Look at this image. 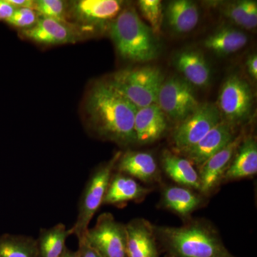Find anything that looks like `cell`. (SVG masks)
Masks as SVG:
<instances>
[{
    "label": "cell",
    "mask_w": 257,
    "mask_h": 257,
    "mask_svg": "<svg viewBox=\"0 0 257 257\" xmlns=\"http://www.w3.org/2000/svg\"><path fill=\"white\" fill-rule=\"evenodd\" d=\"M87 124L98 138L127 147L136 143L138 108L109 82L96 83L85 100Z\"/></svg>",
    "instance_id": "1"
},
{
    "label": "cell",
    "mask_w": 257,
    "mask_h": 257,
    "mask_svg": "<svg viewBox=\"0 0 257 257\" xmlns=\"http://www.w3.org/2000/svg\"><path fill=\"white\" fill-rule=\"evenodd\" d=\"M153 228L165 257H237L225 246L209 221L189 219L181 226L153 224Z\"/></svg>",
    "instance_id": "2"
},
{
    "label": "cell",
    "mask_w": 257,
    "mask_h": 257,
    "mask_svg": "<svg viewBox=\"0 0 257 257\" xmlns=\"http://www.w3.org/2000/svg\"><path fill=\"white\" fill-rule=\"evenodd\" d=\"M153 32L134 8L120 12L110 27V36L119 55L125 60L147 62L157 58L160 47Z\"/></svg>",
    "instance_id": "3"
},
{
    "label": "cell",
    "mask_w": 257,
    "mask_h": 257,
    "mask_svg": "<svg viewBox=\"0 0 257 257\" xmlns=\"http://www.w3.org/2000/svg\"><path fill=\"white\" fill-rule=\"evenodd\" d=\"M121 154L117 152L110 160L97 166L88 179L79 199L77 219L72 227L78 241L85 236L92 218L104 202L115 165Z\"/></svg>",
    "instance_id": "4"
},
{
    "label": "cell",
    "mask_w": 257,
    "mask_h": 257,
    "mask_svg": "<svg viewBox=\"0 0 257 257\" xmlns=\"http://www.w3.org/2000/svg\"><path fill=\"white\" fill-rule=\"evenodd\" d=\"M165 78L162 71L152 66L120 71L109 82L138 109L157 104Z\"/></svg>",
    "instance_id": "5"
},
{
    "label": "cell",
    "mask_w": 257,
    "mask_h": 257,
    "mask_svg": "<svg viewBox=\"0 0 257 257\" xmlns=\"http://www.w3.org/2000/svg\"><path fill=\"white\" fill-rule=\"evenodd\" d=\"M253 104V93L245 79L236 74L229 76L221 88L217 106L221 119L231 126L248 119Z\"/></svg>",
    "instance_id": "6"
},
{
    "label": "cell",
    "mask_w": 257,
    "mask_h": 257,
    "mask_svg": "<svg viewBox=\"0 0 257 257\" xmlns=\"http://www.w3.org/2000/svg\"><path fill=\"white\" fill-rule=\"evenodd\" d=\"M84 237L101 257H127L126 224L116 220L111 213L98 216Z\"/></svg>",
    "instance_id": "7"
},
{
    "label": "cell",
    "mask_w": 257,
    "mask_h": 257,
    "mask_svg": "<svg viewBox=\"0 0 257 257\" xmlns=\"http://www.w3.org/2000/svg\"><path fill=\"white\" fill-rule=\"evenodd\" d=\"M157 104L167 117L179 122L188 117L200 104L192 86L176 77L164 81Z\"/></svg>",
    "instance_id": "8"
},
{
    "label": "cell",
    "mask_w": 257,
    "mask_h": 257,
    "mask_svg": "<svg viewBox=\"0 0 257 257\" xmlns=\"http://www.w3.org/2000/svg\"><path fill=\"white\" fill-rule=\"evenodd\" d=\"M221 120L220 112L215 104H199L194 112L180 122L172 135V143L176 150L182 152L192 147Z\"/></svg>",
    "instance_id": "9"
},
{
    "label": "cell",
    "mask_w": 257,
    "mask_h": 257,
    "mask_svg": "<svg viewBox=\"0 0 257 257\" xmlns=\"http://www.w3.org/2000/svg\"><path fill=\"white\" fill-rule=\"evenodd\" d=\"M243 139L241 135L236 137L231 143L201 166L199 174L200 179L199 192L203 195H209L221 183L223 176L231 164Z\"/></svg>",
    "instance_id": "10"
},
{
    "label": "cell",
    "mask_w": 257,
    "mask_h": 257,
    "mask_svg": "<svg viewBox=\"0 0 257 257\" xmlns=\"http://www.w3.org/2000/svg\"><path fill=\"white\" fill-rule=\"evenodd\" d=\"M235 138L233 126L221 120L202 140L181 153L187 157V160L193 165L194 164L200 167Z\"/></svg>",
    "instance_id": "11"
},
{
    "label": "cell",
    "mask_w": 257,
    "mask_h": 257,
    "mask_svg": "<svg viewBox=\"0 0 257 257\" xmlns=\"http://www.w3.org/2000/svg\"><path fill=\"white\" fill-rule=\"evenodd\" d=\"M127 257H160V248L153 224L143 218H135L126 224Z\"/></svg>",
    "instance_id": "12"
},
{
    "label": "cell",
    "mask_w": 257,
    "mask_h": 257,
    "mask_svg": "<svg viewBox=\"0 0 257 257\" xmlns=\"http://www.w3.org/2000/svg\"><path fill=\"white\" fill-rule=\"evenodd\" d=\"M115 172L125 174L145 183L160 182V169L155 157L148 152L128 151L121 154Z\"/></svg>",
    "instance_id": "13"
},
{
    "label": "cell",
    "mask_w": 257,
    "mask_h": 257,
    "mask_svg": "<svg viewBox=\"0 0 257 257\" xmlns=\"http://www.w3.org/2000/svg\"><path fill=\"white\" fill-rule=\"evenodd\" d=\"M136 143L147 145L160 140L167 130V116L157 104L140 108L135 114Z\"/></svg>",
    "instance_id": "14"
},
{
    "label": "cell",
    "mask_w": 257,
    "mask_h": 257,
    "mask_svg": "<svg viewBox=\"0 0 257 257\" xmlns=\"http://www.w3.org/2000/svg\"><path fill=\"white\" fill-rule=\"evenodd\" d=\"M152 191V189L141 185L133 177L114 171L103 204L122 207L128 202H141Z\"/></svg>",
    "instance_id": "15"
},
{
    "label": "cell",
    "mask_w": 257,
    "mask_h": 257,
    "mask_svg": "<svg viewBox=\"0 0 257 257\" xmlns=\"http://www.w3.org/2000/svg\"><path fill=\"white\" fill-rule=\"evenodd\" d=\"M204 197L182 186H166L162 189L159 207L172 211L186 220L202 207Z\"/></svg>",
    "instance_id": "16"
},
{
    "label": "cell",
    "mask_w": 257,
    "mask_h": 257,
    "mask_svg": "<svg viewBox=\"0 0 257 257\" xmlns=\"http://www.w3.org/2000/svg\"><path fill=\"white\" fill-rule=\"evenodd\" d=\"M257 173V143L256 138H243L231 164L225 172L221 183L249 178Z\"/></svg>",
    "instance_id": "17"
},
{
    "label": "cell",
    "mask_w": 257,
    "mask_h": 257,
    "mask_svg": "<svg viewBox=\"0 0 257 257\" xmlns=\"http://www.w3.org/2000/svg\"><path fill=\"white\" fill-rule=\"evenodd\" d=\"M23 34L30 40L42 45H55L75 42L73 30L65 23L53 19L42 18Z\"/></svg>",
    "instance_id": "18"
},
{
    "label": "cell",
    "mask_w": 257,
    "mask_h": 257,
    "mask_svg": "<svg viewBox=\"0 0 257 257\" xmlns=\"http://www.w3.org/2000/svg\"><path fill=\"white\" fill-rule=\"evenodd\" d=\"M176 68L191 85L204 87L209 84L211 69L204 55L197 50H187L175 55Z\"/></svg>",
    "instance_id": "19"
},
{
    "label": "cell",
    "mask_w": 257,
    "mask_h": 257,
    "mask_svg": "<svg viewBox=\"0 0 257 257\" xmlns=\"http://www.w3.org/2000/svg\"><path fill=\"white\" fill-rule=\"evenodd\" d=\"M121 10V2L116 0H82L74 3L73 8L77 20L92 25L116 18Z\"/></svg>",
    "instance_id": "20"
},
{
    "label": "cell",
    "mask_w": 257,
    "mask_h": 257,
    "mask_svg": "<svg viewBox=\"0 0 257 257\" xmlns=\"http://www.w3.org/2000/svg\"><path fill=\"white\" fill-rule=\"evenodd\" d=\"M161 163L167 175L182 187L200 190V179L192 162L170 151L163 152Z\"/></svg>",
    "instance_id": "21"
},
{
    "label": "cell",
    "mask_w": 257,
    "mask_h": 257,
    "mask_svg": "<svg viewBox=\"0 0 257 257\" xmlns=\"http://www.w3.org/2000/svg\"><path fill=\"white\" fill-rule=\"evenodd\" d=\"M165 17L169 26L176 33H188L199 23V10L194 2L175 0L167 5Z\"/></svg>",
    "instance_id": "22"
},
{
    "label": "cell",
    "mask_w": 257,
    "mask_h": 257,
    "mask_svg": "<svg viewBox=\"0 0 257 257\" xmlns=\"http://www.w3.org/2000/svg\"><path fill=\"white\" fill-rule=\"evenodd\" d=\"M247 42V35L241 30L224 27L208 36L204 45L217 55H228L241 50Z\"/></svg>",
    "instance_id": "23"
},
{
    "label": "cell",
    "mask_w": 257,
    "mask_h": 257,
    "mask_svg": "<svg viewBox=\"0 0 257 257\" xmlns=\"http://www.w3.org/2000/svg\"><path fill=\"white\" fill-rule=\"evenodd\" d=\"M73 234L72 228L67 229L62 223L50 228H42L37 239L38 257H60L67 246L66 241Z\"/></svg>",
    "instance_id": "24"
},
{
    "label": "cell",
    "mask_w": 257,
    "mask_h": 257,
    "mask_svg": "<svg viewBox=\"0 0 257 257\" xmlns=\"http://www.w3.org/2000/svg\"><path fill=\"white\" fill-rule=\"evenodd\" d=\"M0 257H38L37 239L27 235L1 234Z\"/></svg>",
    "instance_id": "25"
},
{
    "label": "cell",
    "mask_w": 257,
    "mask_h": 257,
    "mask_svg": "<svg viewBox=\"0 0 257 257\" xmlns=\"http://www.w3.org/2000/svg\"><path fill=\"white\" fill-rule=\"evenodd\" d=\"M139 9L144 18L150 23V29L154 35L161 32L163 23V9L160 0H140L138 2Z\"/></svg>",
    "instance_id": "26"
},
{
    "label": "cell",
    "mask_w": 257,
    "mask_h": 257,
    "mask_svg": "<svg viewBox=\"0 0 257 257\" xmlns=\"http://www.w3.org/2000/svg\"><path fill=\"white\" fill-rule=\"evenodd\" d=\"M44 18L53 19L65 22V4L60 0H39L35 1V8Z\"/></svg>",
    "instance_id": "27"
},
{
    "label": "cell",
    "mask_w": 257,
    "mask_h": 257,
    "mask_svg": "<svg viewBox=\"0 0 257 257\" xmlns=\"http://www.w3.org/2000/svg\"><path fill=\"white\" fill-rule=\"evenodd\" d=\"M221 9L223 15L234 25L248 30L245 0L225 3L223 4Z\"/></svg>",
    "instance_id": "28"
},
{
    "label": "cell",
    "mask_w": 257,
    "mask_h": 257,
    "mask_svg": "<svg viewBox=\"0 0 257 257\" xmlns=\"http://www.w3.org/2000/svg\"><path fill=\"white\" fill-rule=\"evenodd\" d=\"M37 21L35 10L30 8H20L15 10L14 14L7 23L15 28L29 29L33 27Z\"/></svg>",
    "instance_id": "29"
},
{
    "label": "cell",
    "mask_w": 257,
    "mask_h": 257,
    "mask_svg": "<svg viewBox=\"0 0 257 257\" xmlns=\"http://www.w3.org/2000/svg\"><path fill=\"white\" fill-rule=\"evenodd\" d=\"M79 247L77 249L80 257H101L95 250L88 243L85 237L79 240Z\"/></svg>",
    "instance_id": "30"
},
{
    "label": "cell",
    "mask_w": 257,
    "mask_h": 257,
    "mask_svg": "<svg viewBox=\"0 0 257 257\" xmlns=\"http://www.w3.org/2000/svg\"><path fill=\"white\" fill-rule=\"evenodd\" d=\"M16 8L7 0H0V20L8 22L14 14Z\"/></svg>",
    "instance_id": "31"
},
{
    "label": "cell",
    "mask_w": 257,
    "mask_h": 257,
    "mask_svg": "<svg viewBox=\"0 0 257 257\" xmlns=\"http://www.w3.org/2000/svg\"><path fill=\"white\" fill-rule=\"evenodd\" d=\"M246 69L250 77L256 81L257 79V56L253 54L247 59L246 62Z\"/></svg>",
    "instance_id": "32"
},
{
    "label": "cell",
    "mask_w": 257,
    "mask_h": 257,
    "mask_svg": "<svg viewBox=\"0 0 257 257\" xmlns=\"http://www.w3.org/2000/svg\"><path fill=\"white\" fill-rule=\"evenodd\" d=\"M10 4L14 6L16 9L20 8H30L34 10L35 1L31 0H7Z\"/></svg>",
    "instance_id": "33"
},
{
    "label": "cell",
    "mask_w": 257,
    "mask_h": 257,
    "mask_svg": "<svg viewBox=\"0 0 257 257\" xmlns=\"http://www.w3.org/2000/svg\"><path fill=\"white\" fill-rule=\"evenodd\" d=\"M60 257H80L78 251H72V250L69 249L68 248H66L65 251Z\"/></svg>",
    "instance_id": "34"
}]
</instances>
